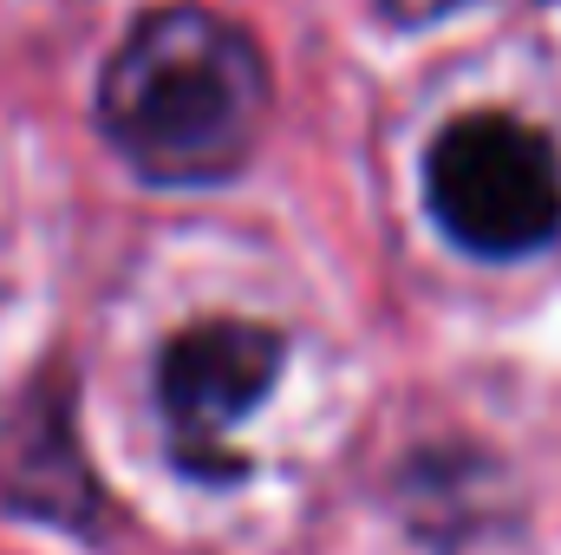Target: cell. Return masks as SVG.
I'll use <instances>...</instances> for the list:
<instances>
[{"label": "cell", "instance_id": "obj_1", "mask_svg": "<svg viewBox=\"0 0 561 555\" xmlns=\"http://www.w3.org/2000/svg\"><path fill=\"white\" fill-rule=\"evenodd\" d=\"M268 105L275 86L262 46L196 0L150 7L99 79V125L112 150L138 177L176 190L236 177L268 132Z\"/></svg>", "mask_w": 561, "mask_h": 555}, {"label": "cell", "instance_id": "obj_2", "mask_svg": "<svg viewBox=\"0 0 561 555\" xmlns=\"http://www.w3.org/2000/svg\"><path fill=\"white\" fill-rule=\"evenodd\" d=\"M424 203L437 229L483 262L536 256L561 229V157L510 112H470L431 144Z\"/></svg>", "mask_w": 561, "mask_h": 555}, {"label": "cell", "instance_id": "obj_3", "mask_svg": "<svg viewBox=\"0 0 561 555\" xmlns=\"http://www.w3.org/2000/svg\"><path fill=\"white\" fill-rule=\"evenodd\" d=\"M280 373V333L255 320H203L176 333L157 360V406L170 424V457L203 477H242L249 464L229 451V431L268 399Z\"/></svg>", "mask_w": 561, "mask_h": 555}, {"label": "cell", "instance_id": "obj_4", "mask_svg": "<svg viewBox=\"0 0 561 555\" xmlns=\"http://www.w3.org/2000/svg\"><path fill=\"white\" fill-rule=\"evenodd\" d=\"M392 20H405V26H424V20H444V13H457V7H470V0H379Z\"/></svg>", "mask_w": 561, "mask_h": 555}]
</instances>
